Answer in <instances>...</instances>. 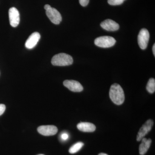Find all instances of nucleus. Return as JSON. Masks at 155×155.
<instances>
[{"mask_svg": "<svg viewBox=\"0 0 155 155\" xmlns=\"http://www.w3.org/2000/svg\"><path fill=\"white\" fill-rule=\"evenodd\" d=\"M38 133L44 136H52L55 135L58 131L57 127L54 125H42L40 126L37 129Z\"/></svg>", "mask_w": 155, "mask_h": 155, "instance_id": "obj_8", "label": "nucleus"}, {"mask_svg": "<svg viewBox=\"0 0 155 155\" xmlns=\"http://www.w3.org/2000/svg\"><path fill=\"white\" fill-rule=\"evenodd\" d=\"M40 38V35L38 32H35L31 34L25 42V47L28 49L33 48L37 44Z\"/></svg>", "mask_w": 155, "mask_h": 155, "instance_id": "obj_10", "label": "nucleus"}, {"mask_svg": "<svg viewBox=\"0 0 155 155\" xmlns=\"http://www.w3.org/2000/svg\"></svg>", "mask_w": 155, "mask_h": 155, "instance_id": "obj_23", "label": "nucleus"}, {"mask_svg": "<svg viewBox=\"0 0 155 155\" xmlns=\"http://www.w3.org/2000/svg\"><path fill=\"white\" fill-rule=\"evenodd\" d=\"M69 137V134L67 132H63L61 134L60 138L62 141H66L68 139Z\"/></svg>", "mask_w": 155, "mask_h": 155, "instance_id": "obj_17", "label": "nucleus"}, {"mask_svg": "<svg viewBox=\"0 0 155 155\" xmlns=\"http://www.w3.org/2000/svg\"><path fill=\"white\" fill-rule=\"evenodd\" d=\"M46 14L48 18L54 24L58 25L62 21V18L61 14L54 8H51L48 10H46Z\"/></svg>", "mask_w": 155, "mask_h": 155, "instance_id": "obj_6", "label": "nucleus"}, {"mask_svg": "<svg viewBox=\"0 0 155 155\" xmlns=\"http://www.w3.org/2000/svg\"><path fill=\"white\" fill-rule=\"evenodd\" d=\"M109 95L111 101L117 105L122 104L125 101L124 91L118 84L115 83L111 85Z\"/></svg>", "mask_w": 155, "mask_h": 155, "instance_id": "obj_1", "label": "nucleus"}, {"mask_svg": "<svg viewBox=\"0 0 155 155\" xmlns=\"http://www.w3.org/2000/svg\"><path fill=\"white\" fill-rule=\"evenodd\" d=\"M153 124V121L152 120L149 119L142 125L139 130L137 136V141H141V140L150 131Z\"/></svg>", "mask_w": 155, "mask_h": 155, "instance_id": "obj_5", "label": "nucleus"}, {"mask_svg": "<svg viewBox=\"0 0 155 155\" xmlns=\"http://www.w3.org/2000/svg\"><path fill=\"white\" fill-rule=\"evenodd\" d=\"M141 144L140 145L139 153L141 155H144L147 152L151 144L152 140L150 139L143 137L141 140Z\"/></svg>", "mask_w": 155, "mask_h": 155, "instance_id": "obj_13", "label": "nucleus"}, {"mask_svg": "<svg viewBox=\"0 0 155 155\" xmlns=\"http://www.w3.org/2000/svg\"><path fill=\"white\" fill-rule=\"evenodd\" d=\"M73 62V58L71 56L65 53H60L53 57L51 64L55 66H69Z\"/></svg>", "mask_w": 155, "mask_h": 155, "instance_id": "obj_2", "label": "nucleus"}, {"mask_svg": "<svg viewBox=\"0 0 155 155\" xmlns=\"http://www.w3.org/2000/svg\"><path fill=\"white\" fill-rule=\"evenodd\" d=\"M79 3L83 7H85L88 5L89 0H79Z\"/></svg>", "mask_w": 155, "mask_h": 155, "instance_id": "obj_18", "label": "nucleus"}, {"mask_svg": "<svg viewBox=\"0 0 155 155\" xmlns=\"http://www.w3.org/2000/svg\"><path fill=\"white\" fill-rule=\"evenodd\" d=\"M147 90L149 93L153 94L155 91V80L154 78H151L149 80L146 87Z\"/></svg>", "mask_w": 155, "mask_h": 155, "instance_id": "obj_14", "label": "nucleus"}, {"mask_svg": "<svg viewBox=\"0 0 155 155\" xmlns=\"http://www.w3.org/2000/svg\"><path fill=\"white\" fill-rule=\"evenodd\" d=\"M6 110V106L3 104H0V116L4 114Z\"/></svg>", "mask_w": 155, "mask_h": 155, "instance_id": "obj_19", "label": "nucleus"}, {"mask_svg": "<svg viewBox=\"0 0 155 155\" xmlns=\"http://www.w3.org/2000/svg\"><path fill=\"white\" fill-rule=\"evenodd\" d=\"M9 17L11 26L13 27L18 26L20 21V16L19 11L16 8L13 7L9 9Z\"/></svg>", "mask_w": 155, "mask_h": 155, "instance_id": "obj_7", "label": "nucleus"}, {"mask_svg": "<svg viewBox=\"0 0 155 155\" xmlns=\"http://www.w3.org/2000/svg\"><path fill=\"white\" fill-rule=\"evenodd\" d=\"M116 43L114 38L109 36H101L97 38L94 41V44L97 46L102 48L112 47Z\"/></svg>", "mask_w": 155, "mask_h": 155, "instance_id": "obj_3", "label": "nucleus"}, {"mask_svg": "<svg viewBox=\"0 0 155 155\" xmlns=\"http://www.w3.org/2000/svg\"><path fill=\"white\" fill-rule=\"evenodd\" d=\"M125 0H108V3L111 5H122Z\"/></svg>", "mask_w": 155, "mask_h": 155, "instance_id": "obj_16", "label": "nucleus"}, {"mask_svg": "<svg viewBox=\"0 0 155 155\" xmlns=\"http://www.w3.org/2000/svg\"><path fill=\"white\" fill-rule=\"evenodd\" d=\"M98 155H108L106 153H100Z\"/></svg>", "mask_w": 155, "mask_h": 155, "instance_id": "obj_22", "label": "nucleus"}, {"mask_svg": "<svg viewBox=\"0 0 155 155\" xmlns=\"http://www.w3.org/2000/svg\"><path fill=\"white\" fill-rule=\"evenodd\" d=\"M51 8V6L49 5H45L44 7L45 9L46 10H46H48V9H49L50 8Z\"/></svg>", "mask_w": 155, "mask_h": 155, "instance_id": "obj_20", "label": "nucleus"}, {"mask_svg": "<svg viewBox=\"0 0 155 155\" xmlns=\"http://www.w3.org/2000/svg\"><path fill=\"white\" fill-rule=\"evenodd\" d=\"M101 27L105 30L108 31H115L119 28L118 23L110 19L105 20L101 24Z\"/></svg>", "mask_w": 155, "mask_h": 155, "instance_id": "obj_11", "label": "nucleus"}, {"mask_svg": "<svg viewBox=\"0 0 155 155\" xmlns=\"http://www.w3.org/2000/svg\"><path fill=\"white\" fill-rule=\"evenodd\" d=\"M78 129L81 131L85 132H92L96 130L94 124L90 122H81L77 125Z\"/></svg>", "mask_w": 155, "mask_h": 155, "instance_id": "obj_12", "label": "nucleus"}, {"mask_svg": "<svg viewBox=\"0 0 155 155\" xmlns=\"http://www.w3.org/2000/svg\"><path fill=\"white\" fill-rule=\"evenodd\" d=\"M64 86L71 91L80 92L83 90V87L78 81L73 80H65L64 82Z\"/></svg>", "mask_w": 155, "mask_h": 155, "instance_id": "obj_9", "label": "nucleus"}, {"mask_svg": "<svg viewBox=\"0 0 155 155\" xmlns=\"http://www.w3.org/2000/svg\"><path fill=\"white\" fill-rule=\"evenodd\" d=\"M150 33L146 28H142L140 31L138 35V43L140 48L145 50L147 47L149 41Z\"/></svg>", "mask_w": 155, "mask_h": 155, "instance_id": "obj_4", "label": "nucleus"}, {"mask_svg": "<svg viewBox=\"0 0 155 155\" xmlns=\"http://www.w3.org/2000/svg\"><path fill=\"white\" fill-rule=\"evenodd\" d=\"M83 146L84 143L81 142H78L70 148L69 150V152L71 154L75 153L78 152V151L80 150Z\"/></svg>", "mask_w": 155, "mask_h": 155, "instance_id": "obj_15", "label": "nucleus"}, {"mask_svg": "<svg viewBox=\"0 0 155 155\" xmlns=\"http://www.w3.org/2000/svg\"><path fill=\"white\" fill-rule=\"evenodd\" d=\"M153 52L154 56H155V44H154L153 47Z\"/></svg>", "mask_w": 155, "mask_h": 155, "instance_id": "obj_21", "label": "nucleus"}]
</instances>
